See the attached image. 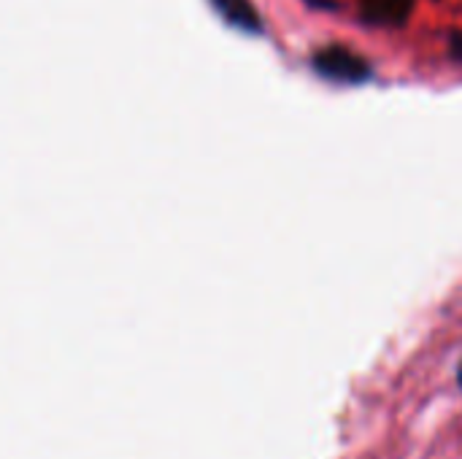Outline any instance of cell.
I'll list each match as a JSON object with an SVG mask.
<instances>
[{
	"label": "cell",
	"mask_w": 462,
	"mask_h": 459,
	"mask_svg": "<svg viewBox=\"0 0 462 459\" xmlns=\"http://www.w3.org/2000/svg\"><path fill=\"white\" fill-rule=\"evenodd\" d=\"M211 5L230 27H236L246 35H260L265 30V22L252 0H211Z\"/></svg>",
	"instance_id": "7a4b0ae2"
},
{
	"label": "cell",
	"mask_w": 462,
	"mask_h": 459,
	"mask_svg": "<svg viewBox=\"0 0 462 459\" xmlns=\"http://www.w3.org/2000/svg\"><path fill=\"white\" fill-rule=\"evenodd\" d=\"M460 384H462V365H460Z\"/></svg>",
	"instance_id": "5b68a950"
},
{
	"label": "cell",
	"mask_w": 462,
	"mask_h": 459,
	"mask_svg": "<svg viewBox=\"0 0 462 459\" xmlns=\"http://www.w3.org/2000/svg\"><path fill=\"white\" fill-rule=\"evenodd\" d=\"M363 19L371 24H403L411 11V0H360Z\"/></svg>",
	"instance_id": "3957f363"
},
{
	"label": "cell",
	"mask_w": 462,
	"mask_h": 459,
	"mask_svg": "<svg viewBox=\"0 0 462 459\" xmlns=\"http://www.w3.org/2000/svg\"><path fill=\"white\" fill-rule=\"evenodd\" d=\"M452 57H455V60H460V62H462V32H460V35H455V38H452Z\"/></svg>",
	"instance_id": "277c9868"
},
{
	"label": "cell",
	"mask_w": 462,
	"mask_h": 459,
	"mask_svg": "<svg viewBox=\"0 0 462 459\" xmlns=\"http://www.w3.org/2000/svg\"><path fill=\"white\" fill-rule=\"evenodd\" d=\"M311 65L322 78L338 81V84H365L374 76L371 62L363 54H357L341 43H330V46L317 49L311 57Z\"/></svg>",
	"instance_id": "6da1fadb"
}]
</instances>
